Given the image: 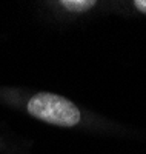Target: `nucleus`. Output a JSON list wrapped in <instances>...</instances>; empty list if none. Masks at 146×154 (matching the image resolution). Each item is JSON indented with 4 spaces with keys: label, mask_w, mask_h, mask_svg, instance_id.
<instances>
[{
    "label": "nucleus",
    "mask_w": 146,
    "mask_h": 154,
    "mask_svg": "<svg viewBox=\"0 0 146 154\" xmlns=\"http://www.w3.org/2000/svg\"><path fill=\"white\" fill-rule=\"evenodd\" d=\"M62 5L69 9V11H74V12H83V11H88L91 9L92 6L96 5L94 0H63Z\"/></svg>",
    "instance_id": "f03ea898"
},
{
    "label": "nucleus",
    "mask_w": 146,
    "mask_h": 154,
    "mask_svg": "<svg viewBox=\"0 0 146 154\" xmlns=\"http://www.w3.org/2000/svg\"><path fill=\"white\" fill-rule=\"evenodd\" d=\"M134 5H135V8L140 9L141 12H146V0H137Z\"/></svg>",
    "instance_id": "7ed1b4c3"
},
{
    "label": "nucleus",
    "mask_w": 146,
    "mask_h": 154,
    "mask_svg": "<svg viewBox=\"0 0 146 154\" xmlns=\"http://www.w3.org/2000/svg\"><path fill=\"white\" fill-rule=\"evenodd\" d=\"M28 111L35 119L63 128L74 126L80 122V111L72 102L51 93L35 94L28 102Z\"/></svg>",
    "instance_id": "f257e3e1"
}]
</instances>
